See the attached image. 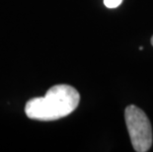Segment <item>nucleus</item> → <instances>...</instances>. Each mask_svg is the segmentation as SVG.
Returning <instances> with one entry per match:
<instances>
[{"mask_svg": "<svg viewBox=\"0 0 153 152\" xmlns=\"http://www.w3.org/2000/svg\"><path fill=\"white\" fill-rule=\"evenodd\" d=\"M80 95L74 87L66 84L54 85L44 97L29 100L25 113L29 119L51 122L64 118L75 111Z\"/></svg>", "mask_w": 153, "mask_h": 152, "instance_id": "f257e3e1", "label": "nucleus"}, {"mask_svg": "<svg viewBox=\"0 0 153 152\" xmlns=\"http://www.w3.org/2000/svg\"><path fill=\"white\" fill-rule=\"evenodd\" d=\"M125 119L133 149L137 152L148 151L153 142V134L151 122L145 113L138 107L129 105L125 111Z\"/></svg>", "mask_w": 153, "mask_h": 152, "instance_id": "f03ea898", "label": "nucleus"}, {"mask_svg": "<svg viewBox=\"0 0 153 152\" xmlns=\"http://www.w3.org/2000/svg\"><path fill=\"white\" fill-rule=\"evenodd\" d=\"M123 0H104V4L108 8H117L122 4Z\"/></svg>", "mask_w": 153, "mask_h": 152, "instance_id": "7ed1b4c3", "label": "nucleus"}, {"mask_svg": "<svg viewBox=\"0 0 153 152\" xmlns=\"http://www.w3.org/2000/svg\"><path fill=\"white\" fill-rule=\"evenodd\" d=\"M151 44L153 46V36H152V38H151Z\"/></svg>", "mask_w": 153, "mask_h": 152, "instance_id": "20e7f679", "label": "nucleus"}]
</instances>
